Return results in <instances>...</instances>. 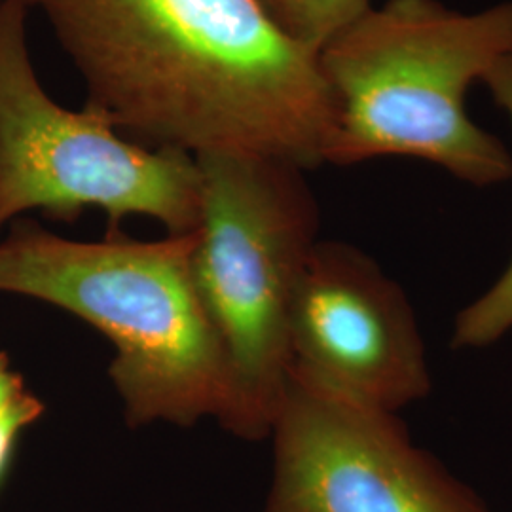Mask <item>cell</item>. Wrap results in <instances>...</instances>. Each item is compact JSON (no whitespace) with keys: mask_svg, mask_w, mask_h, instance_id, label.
<instances>
[{"mask_svg":"<svg viewBox=\"0 0 512 512\" xmlns=\"http://www.w3.org/2000/svg\"><path fill=\"white\" fill-rule=\"evenodd\" d=\"M55 38L129 141L325 164L336 103L319 52L256 0H44Z\"/></svg>","mask_w":512,"mask_h":512,"instance_id":"cell-1","label":"cell"},{"mask_svg":"<svg viewBox=\"0 0 512 512\" xmlns=\"http://www.w3.org/2000/svg\"><path fill=\"white\" fill-rule=\"evenodd\" d=\"M194 241L196 232L141 241L118 230L74 241L21 217L0 241V293L52 304L107 336L131 427L224 425L232 368L194 279Z\"/></svg>","mask_w":512,"mask_h":512,"instance_id":"cell-2","label":"cell"},{"mask_svg":"<svg viewBox=\"0 0 512 512\" xmlns=\"http://www.w3.org/2000/svg\"><path fill=\"white\" fill-rule=\"evenodd\" d=\"M511 57L512 0L476 12L372 4L319 50L336 103L325 164L406 156L480 188L509 181L511 152L471 118L467 95Z\"/></svg>","mask_w":512,"mask_h":512,"instance_id":"cell-3","label":"cell"},{"mask_svg":"<svg viewBox=\"0 0 512 512\" xmlns=\"http://www.w3.org/2000/svg\"><path fill=\"white\" fill-rule=\"evenodd\" d=\"M192 270L226 349L234 399L224 429L270 437L289 384V319L319 241L306 169L256 154H202Z\"/></svg>","mask_w":512,"mask_h":512,"instance_id":"cell-4","label":"cell"},{"mask_svg":"<svg viewBox=\"0 0 512 512\" xmlns=\"http://www.w3.org/2000/svg\"><path fill=\"white\" fill-rule=\"evenodd\" d=\"M25 0H0V234L31 211L73 222L101 209L110 230L126 217L158 220L186 236L202 220L192 156L137 145L92 109L69 110L38 80Z\"/></svg>","mask_w":512,"mask_h":512,"instance_id":"cell-5","label":"cell"},{"mask_svg":"<svg viewBox=\"0 0 512 512\" xmlns=\"http://www.w3.org/2000/svg\"><path fill=\"white\" fill-rule=\"evenodd\" d=\"M270 435L266 512H492L397 414L289 378Z\"/></svg>","mask_w":512,"mask_h":512,"instance_id":"cell-6","label":"cell"},{"mask_svg":"<svg viewBox=\"0 0 512 512\" xmlns=\"http://www.w3.org/2000/svg\"><path fill=\"white\" fill-rule=\"evenodd\" d=\"M293 378L348 403L397 414L431 389L403 289L361 249L317 241L289 319Z\"/></svg>","mask_w":512,"mask_h":512,"instance_id":"cell-7","label":"cell"},{"mask_svg":"<svg viewBox=\"0 0 512 512\" xmlns=\"http://www.w3.org/2000/svg\"><path fill=\"white\" fill-rule=\"evenodd\" d=\"M495 105L503 110L512 128V57L499 65L484 82ZM512 329V260L494 285L465 306L456 317L452 346L475 349L492 346Z\"/></svg>","mask_w":512,"mask_h":512,"instance_id":"cell-8","label":"cell"},{"mask_svg":"<svg viewBox=\"0 0 512 512\" xmlns=\"http://www.w3.org/2000/svg\"><path fill=\"white\" fill-rule=\"evenodd\" d=\"M294 40L321 50L330 38L365 14L372 0H256Z\"/></svg>","mask_w":512,"mask_h":512,"instance_id":"cell-9","label":"cell"},{"mask_svg":"<svg viewBox=\"0 0 512 512\" xmlns=\"http://www.w3.org/2000/svg\"><path fill=\"white\" fill-rule=\"evenodd\" d=\"M44 412L46 406L12 366L10 355L0 351V486L10 471L21 433L37 423Z\"/></svg>","mask_w":512,"mask_h":512,"instance_id":"cell-10","label":"cell"},{"mask_svg":"<svg viewBox=\"0 0 512 512\" xmlns=\"http://www.w3.org/2000/svg\"><path fill=\"white\" fill-rule=\"evenodd\" d=\"M25 2H27V4H31V6H33V4H38V6H40L44 0H25Z\"/></svg>","mask_w":512,"mask_h":512,"instance_id":"cell-11","label":"cell"}]
</instances>
